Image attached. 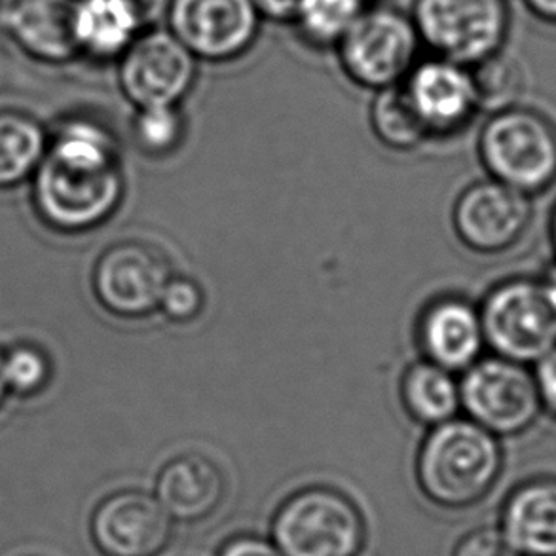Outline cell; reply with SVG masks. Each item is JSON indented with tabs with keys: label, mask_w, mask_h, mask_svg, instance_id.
<instances>
[{
	"label": "cell",
	"mask_w": 556,
	"mask_h": 556,
	"mask_svg": "<svg viewBox=\"0 0 556 556\" xmlns=\"http://www.w3.org/2000/svg\"><path fill=\"white\" fill-rule=\"evenodd\" d=\"M122 194L121 147L113 129L91 116L58 124L33 175L40 220L55 232H88L113 217Z\"/></svg>",
	"instance_id": "cell-1"
},
{
	"label": "cell",
	"mask_w": 556,
	"mask_h": 556,
	"mask_svg": "<svg viewBox=\"0 0 556 556\" xmlns=\"http://www.w3.org/2000/svg\"><path fill=\"white\" fill-rule=\"evenodd\" d=\"M504 452L496 435L469 418L433 426L421 444L416 477L429 502L462 511L482 502L496 486Z\"/></svg>",
	"instance_id": "cell-2"
},
{
	"label": "cell",
	"mask_w": 556,
	"mask_h": 556,
	"mask_svg": "<svg viewBox=\"0 0 556 556\" xmlns=\"http://www.w3.org/2000/svg\"><path fill=\"white\" fill-rule=\"evenodd\" d=\"M479 152L494 181L530 198L556 182V124L542 111L515 105L490 114Z\"/></svg>",
	"instance_id": "cell-3"
},
{
	"label": "cell",
	"mask_w": 556,
	"mask_h": 556,
	"mask_svg": "<svg viewBox=\"0 0 556 556\" xmlns=\"http://www.w3.org/2000/svg\"><path fill=\"white\" fill-rule=\"evenodd\" d=\"M367 525L352 497L329 486L299 490L279 505L271 542L283 556H357Z\"/></svg>",
	"instance_id": "cell-4"
},
{
	"label": "cell",
	"mask_w": 556,
	"mask_h": 556,
	"mask_svg": "<svg viewBox=\"0 0 556 556\" xmlns=\"http://www.w3.org/2000/svg\"><path fill=\"white\" fill-rule=\"evenodd\" d=\"M340 67L367 90L397 86L418 63L421 40L410 14L397 8H365L339 45Z\"/></svg>",
	"instance_id": "cell-5"
},
{
	"label": "cell",
	"mask_w": 556,
	"mask_h": 556,
	"mask_svg": "<svg viewBox=\"0 0 556 556\" xmlns=\"http://www.w3.org/2000/svg\"><path fill=\"white\" fill-rule=\"evenodd\" d=\"M410 17L421 46L464 67L504 50L511 29L507 0H414Z\"/></svg>",
	"instance_id": "cell-6"
},
{
	"label": "cell",
	"mask_w": 556,
	"mask_h": 556,
	"mask_svg": "<svg viewBox=\"0 0 556 556\" xmlns=\"http://www.w3.org/2000/svg\"><path fill=\"white\" fill-rule=\"evenodd\" d=\"M479 312L486 346L494 355L534 365L556 346V304L540 278L497 283Z\"/></svg>",
	"instance_id": "cell-7"
},
{
	"label": "cell",
	"mask_w": 556,
	"mask_h": 556,
	"mask_svg": "<svg viewBox=\"0 0 556 556\" xmlns=\"http://www.w3.org/2000/svg\"><path fill=\"white\" fill-rule=\"evenodd\" d=\"M459 399L467 418L496 437L525 433L543 413L534 372L500 355L481 357L464 370Z\"/></svg>",
	"instance_id": "cell-8"
},
{
	"label": "cell",
	"mask_w": 556,
	"mask_h": 556,
	"mask_svg": "<svg viewBox=\"0 0 556 556\" xmlns=\"http://www.w3.org/2000/svg\"><path fill=\"white\" fill-rule=\"evenodd\" d=\"M263 17L253 0H169L167 29L198 61L230 63L251 52Z\"/></svg>",
	"instance_id": "cell-9"
},
{
	"label": "cell",
	"mask_w": 556,
	"mask_h": 556,
	"mask_svg": "<svg viewBox=\"0 0 556 556\" xmlns=\"http://www.w3.org/2000/svg\"><path fill=\"white\" fill-rule=\"evenodd\" d=\"M198 60L169 29H144L118 60V84L129 103L179 105L194 88Z\"/></svg>",
	"instance_id": "cell-10"
},
{
	"label": "cell",
	"mask_w": 556,
	"mask_h": 556,
	"mask_svg": "<svg viewBox=\"0 0 556 556\" xmlns=\"http://www.w3.org/2000/svg\"><path fill=\"white\" fill-rule=\"evenodd\" d=\"M172 279L166 256L139 241L106 249L93 268V293L114 316L137 319L159 309Z\"/></svg>",
	"instance_id": "cell-11"
},
{
	"label": "cell",
	"mask_w": 556,
	"mask_h": 556,
	"mask_svg": "<svg viewBox=\"0 0 556 556\" xmlns=\"http://www.w3.org/2000/svg\"><path fill=\"white\" fill-rule=\"evenodd\" d=\"M532 223V198L504 182H475L454 207V226L467 248L484 255L515 248Z\"/></svg>",
	"instance_id": "cell-12"
},
{
	"label": "cell",
	"mask_w": 556,
	"mask_h": 556,
	"mask_svg": "<svg viewBox=\"0 0 556 556\" xmlns=\"http://www.w3.org/2000/svg\"><path fill=\"white\" fill-rule=\"evenodd\" d=\"M91 540L103 556H160L174 535V519L159 497L122 490L91 515Z\"/></svg>",
	"instance_id": "cell-13"
},
{
	"label": "cell",
	"mask_w": 556,
	"mask_h": 556,
	"mask_svg": "<svg viewBox=\"0 0 556 556\" xmlns=\"http://www.w3.org/2000/svg\"><path fill=\"white\" fill-rule=\"evenodd\" d=\"M403 86L431 136L456 134L481 113L471 71L454 61H418Z\"/></svg>",
	"instance_id": "cell-14"
},
{
	"label": "cell",
	"mask_w": 556,
	"mask_h": 556,
	"mask_svg": "<svg viewBox=\"0 0 556 556\" xmlns=\"http://www.w3.org/2000/svg\"><path fill=\"white\" fill-rule=\"evenodd\" d=\"M75 0H10L4 29L23 53L45 65L80 60L73 30Z\"/></svg>",
	"instance_id": "cell-15"
},
{
	"label": "cell",
	"mask_w": 556,
	"mask_h": 556,
	"mask_svg": "<svg viewBox=\"0 0 556 556\" xmlns=\"http://www.w3.org/2000/svg\"><path fill=\"white\" fill-rule=\"evenodd\" d=\"M418 334L428 362L451 372L469 369L481 359L486 348L481 312L456 296L429 304L421 316Z\"/></svg>",
	"instance_id": "cell-16"
},
{
	"label": "cell",
	"mask_w": 556,
	"mask_h": 556,
	"mask_svg": "<svg viewBox=\"0 0 556 556\" xmlns=\"http://www.w3.org/2000/svg\"><path fill=\"white\" fill-rule=\"evenodd\" d=\"M497 530L515 556H556V477L520 482L505 497Z\"/></svg>",
	"instance_id": "cell-17"
},
{
	"label": "cell",
	"mask_w": 556,
	"mask_h": 556,
	"mask_svg": "<svg viewBox=\"0 0 556 556\" xmlns=\"http://www.w3.org/2000/svg\"><path fill=\"white\" fill-rule=\"evenodd\" d=\"M226 496L225 473L202 454H182L160 471L156 497L175 522L195 525L218 511Z\"/></svg>",
	"instance_id": "cell-18"
},
{
	"label": "cell",
	"mask_w": 556,
	"mask_h": 556,
	"mask_svg": "<svg viewBox=\"0 0 556 556\" xmlns=\"http://www.w3.org/2000/svg\"><path fill=\"white\" fill-rule=\"evenodd\" d=\"M143 0H75L73 30L80 58L118 61L144 30Z\"/></svg>",
	"instance_id": "cell-19"
},
{
	"label": "cell",
	"mask_w": 556,
	"mask_h": 556,
	"mask_svg": "<svg viewBox=\"0 0 556 556\" xmlns=\"http://www.w3.org/2000/svg\"><path fill=\"white\" fill-rule=\"evenodd\" d=\"M48 151L40 122L20 111H0V190L29 181Z\"/></svg>",
	"instance_id": "cell-20"
},
{
	"label": "cell",
	"mask_w": 556,
	"mask_h": 556,
	"mask_svg": "<svg viewBox=\"0 0 556 556\" xmlns=\"http://www.w3.org/2000/svg\"><path fill=\"white\" fill-rule=\"evenodd\" d=\"M401 395L414 420L431 428L456 418L462 408L459 383L451 370L431 362L416 363L406 370Z\"/></svg>",
	"instance_id": "cell-21"
},
{
	"label": "cell",
	"mask_w": 556,
	"mask_h": 556,
	"mask_svg": "<svg viewBox=\"0 0 556 556\" xmlns=\"http://www.w3.org/2000/svg\"><path fill=\"white\" fill-rule=\"evenodd\" d=\"M370 124L376 137L395 151L416 149L431 136L403 84L376 91L370 106Z\"/></svg>",
	"instance_id": "cell-22"
},
{
	"label": "cell",
	"mask_w": 556,
	"mask_h": 556,
	"mask_svg": "<svg viewBox=\"0 0 556 556\" xmlns=\"http://www.w3.org/2000/svg\"><path fill=\"white\" fill-rule=\"evenodd\" d=\"M469 71L481 111L494 114L520 105V96L527 90V75L519 61L505 52V48L479 61Z\"/></svg>",
	"instance_id": "cell-23"
},
{
	"label": "cell",
	"mask_w": 556,
	"mask_h": 556,
	"mask_svg": "<svg viewBox=\"0 0 556 556\" xmlns=\"http://www.w3.org/2000/svg\"><path fill=\"white\" fill-rule=\"evenodd\" d=\"M365 8V0H302L293 23L308 45L334 48Z\"/></svg>",
	"instance_id": "cell-24"
},
{
	"label": "cell",
	"mask_w": 556,
	"mask_h": 556,
	"mask_svg": "<svg viewBox=\"0 0 556 556\" xmlns=\"http://www.w3.org/2000/svg\"><path fill=\"white\" fill-rule=\"evenodd\" d=\"M185 121L177 105L144 106L137 109L134 136L144 152L160 156L174 151L181 143Z\"/></svg>",
	"instance_id": "cell-25"
},
{
	"label": "cell",
	"mask_w": 556,
	"mask_h": 556,
	"mask_svg": "<svg viewBox=\"0 0 556 556\" xmlns=\"http://www.w3.org/2000/svg\"><path fill=\"white\" fill-rule=\"evenodd\" d=\"M2 370L8 391L22 397H33L40 393L52 376V365L48 355L29 344L12 348L2 355Z\"/></svg>",
	"instance_id": "cell-26"
},
{
	"label": "cell",
	"mask_w": 556,
	"mask_h": 556,
	"mask_svg": "<svg viewBox=\"0 0 556 556\" xmlns=\"http://www.w3.org/2000/svg\"><path fill=\"white\" fill-rule=\"evenodd\" d=\"M160 309L172 321L188 324L202 314L203 291L194 279L174 278L167 281L164 294L160 299Z\"/></svg>",
	"instance_id": "cell-27"
},
{
	"label": "cell",
	"mask_w": 556,
	"mask_h": 556,
	"mask_svg": "<svg viewBox=\"0 0 556 556\" xmlns=\"http://www.w3.org/2000/svg\"><path fill=\"white\" fill-rule=\"evenodd\" d=\"M452 556H515L497 528L482 527L464 535Z\"/></svg>",
	"instance_id": "cell-28"
},
{
	"label": "cell",
	"mask_w": 556,
	"mask_h": 556,
	"mask_svg": "<svg viewBox=\"0 0 556 556\" xmlns=\"http://www.w3.org/2000/svg\"><path fill=\"white\" fill-rule=\"evenodd\" d=\"M534 380L542 401L543 413L556 418V346L534 363Z\"/></svg>",
	"instance_id": "cell-29"
},
{
	"label": "cell",
	"mask_w": 556,
	"mask_h": 556,
	"mask_svg": "<svg viewBox=\"0 0 556 556\" xmlns=\"http://www.w3.org/2000/svg\"><path fill=\"white\" fill-rule=\"evenodd\" d=\"M218 556H283L276 543L258 535H236L220 547Z\"/></svg>",
	"instance_id": "cell-30"
},
{
	"label": "cell",
	"mask_w": 556,
	"mask_h": 556,
	"mask_svg": "<svg viewBox=\"0 0 556 556\" xmlns=\"http://www.w3.org/2000/svg\"><path fill=\"white\" fill-rule=\"evenodd\" d=\"M302 0H253L263 20L276 23L294 22Z\"/></svg>",
	"instance_id": "cell-31"
},
{
	"label": "cell",
	"mask_w": 556,
	"mask_h": 556,
	"mask_svg": "<svg viewBox=\"0 0 556 556\" xmlns=\"http://www.w3.org/2000/svg\"><path fill=\"white\" fill-rule=\"evenodd\" d=\"M522 2L538 22L556 27V0H522Z\"/></svg>",
	"instance_id": "cell-32"
},
{
	"label": "cell",
	"mask_w": 556,
	"mask_h": 556,
	"mask_svg": "<svg viewBox=\"0 0 556 556\" xmlns=\"http://www.w3.org/2000/svg\"><path fill=\"white\" fill-rule=\"evenodd\" d=\"M540 281H542L545 293L549 294L551 301L556 304V263L551 264L549 268L540 278Z\"/></svg>",
	"instance_id": "cell-33"
},
{
	"label": "cell",
	"mask_w": 556,
	"mask_h": 556,
	"mask_svg": "<svg viewBox=\"0 0 556 556\" xmlns=\"http://www.w3.org/2000/svg\"><path fill=\"white\" fill-rule=\"evenodd\" d=\"M8 395L7 380H4V370H2V354H0V406L4 403Z\"/></svg>",
	"instance_id": "cell-34"
},
{
	"label": "cell",
	"mask_w": 556,
	"mask_h": 556,
	"mask_svg": "<svg viewBox=\"0 0 556 556\" xmlns=\"http://www.w3.org/2000/svg\"><path fill=\"white\" fill-rule=\"evenodd\" d=\"M549 233H551V243H553V249H555V255H556V205H555V210H553V215H551Z\"/></svg>",
	"instance_id": "cell-35"
}]
</instances>
